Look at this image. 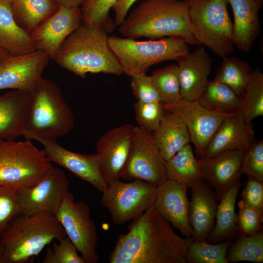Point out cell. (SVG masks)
<instances>
[{"label": "cell", "instance_id": "32", "mask_svg": "<svg viewBox=\"0 0 263 263\" xmlns=\"http://www.w3.org/2000/svg\"><path fill=\"white\" fill-rule=\"evenodd\" d=\"M238 113L249 123L263 115V74L258 67L254 70L245 87Z\"/></svg>", "mask_w": 263, "mask_h": 263}, {"label": "cell", "instance_id": "5", "mask_svg": "<svg viewBox=\"0 0 263 263\" xmlns=\"http://www.w3.org/2000/svg\"><path fill=\"white\" fill-rule=\"evenodd\" d=\"M32 100L22 136L56 139L73 128V113L57 85L41 77L32 88Z\"/></svg>", "mask_w": 263, "mask_h": 263}, {"label": "cell", "instance_id": "45", "mask_svg": "<svg viewBox=\"0 0 263 263\" xmlns=\"http://www.w3.org/2000/svg\"><path fill=\"white\" fill-rule=\"evenodd\" d=\"M58 6L79 7L87 0H55Z\"/></svg>", "mask_w": 263, "mask_h": 263}, {"label": "cell", "instance_id": "10", "mask_svg": "<svg viewBox=\"0 0 263 263\" xmlns=\"http://www.w3.org/2000/svg\"><path fill=\"white\" fill-rule=\"evenodd\" d=\"M55 216L85 263H97L99 259L96 252L97 228L91 218L88 204L84 201H75L68 191Z\"/></svg>", "mask_w": 263, "mask_h": 263}, {"label": "cell", "instance_id": "47", "mask_svg": "<svg viewBox=\"0 0 263 263\" xmlns=\"http://www.w3.org/2000/svg\"><path fill=\"white\" fill-rule=\"evenodd\" d=\"M8 55L9 54H8L6 52L0 49V59Z\"/></svg>", "mask_w": 263, "mask_h": 263}, {"label": "cell", "instance_id": "25", "mask_svg": "<svg viewBox=\"0 0 263 263\" xmlns=\"http://www.w3.org/2000/svg\"><path fill=\"white\" fill-rule=\"evenodd\" d=\"M164 113L157 129L153 132L154 140L166 161L187 145L191 143L187 127L176 114Z\"/></svg>", "mask_w": 263, "mask_h": 263}, {"label": "cell", "instance_id": "3", "mask_svg": "<svg viewBox=\"0 0 263 263\" xmlns=\"http://www.w3.org/2000/svg\"><path fill=\"white\" fill-rule=\"evenodd\" d=\"M108 31L102 26L81 24L64 41L54 60L82 78L88 73L121 75V66L109 45Z\"/></svg>", "mask_w": 263, "mask_h": 263}, {"label": "cell", "instance_id": "6", "mask_svg": "<svg viewBox=\"0 0 263 263\" xmlns=\"http://www.w3.org/2000/svg\"><path fill=\"white\" fill-rule=\"evenodd\" d=\"M108 43L123 73L131 77L146 74L151 66L157 63L171 60L177 61L189 52L188 44L178 37L137 41L111 36Z\"/></svg>", "mask_w": 263, "mask_h": 263}, {"label": "cell", "instance_id": "13", "mask_svg": "<svg viewBox=\"0 0 263 263\" xmlns=\"http://www.w3.org/2000/svg\"><path fill=\"white\" fill-rule=\"evenodd\" d=\"M163 108L165 111L176 114L184 122L199 158L203 157L209 142L224 119L235 114L216 112L204 107L198 100L183 99L163 104Z\"/></svg>", "mask_w": 263, "mask_h": 263}, {"label": "cell", "instance_id": "33", "mask_svg": "<svg viewBox=\"0 0 263 263\" xmlns=\"http://www.w3.org/2000/svg\"><path fill=\"white\" fill-rule=\"evenodd\" d=\"M228 248L226 256L228 263H263V229L250 235H241Z\"/></svg>", "mask_w": 263, "mask_h": 263}, {"label": "cell", "instance_id": "14", "mask_svg": "<svg viewBox=\"0 0 263 263\" xmlns=\"http://www.w3.org/2000/svg\"><path fill=\"white\" fill-rule=\"evenodd\" d=\"M27 139L39 142L43 147L46 156L51 162L66 168L81 179L90 183L103 193L107 188L102 173L98 154H82L69 150L60 146L56 139L30 135Z\"/></svg>", "mask_w": 263, "mask_h": 263}, {"label": "cell", "instance_id": "23", "mask_svg": "<svg viewBox=\"0 0 263 263\" xmlns=\"http://www.w3.org/2000/svg\"><path fill=\"white\" fill-rule=\"evenodd\" d=\"M255 142L251 123L237 113L224 119L209 142L203 157L227 150L245 149Z\"/></svg>", "mask_w": 263, "mask_h": 263}, {"label": "cell", "instance_id": "39", "mask_svg": "<svg viewBox=\"0 0 263 263\" xmlns=\"http://www.w3.org/2000/svg\"><path fill=\"white\" fill-rule=\"evenodd\" d=\"M241 173L248 178L263 182V140L255 142L244 149Z\"/></svg>", "mask_w": 263, "mask_h": 263}, {"label": "cell", "instance_id": "21", "mask_svg": "<svg viewBox=\"0 0 263 263\" xmlns=\"http://www.w3.org/2000/svg\"><path fill=\"white\" fill-rule=\"evenodd\" d=\"M188 219L193 242L206 241L213 230L217 207L216 194L213 187L203 181L191 188Z\"/></svg>", "mask_w": 263, "mask_h": 263}, {"label": "cell", "instance_id": "35", "mask_svg": "<svg viewBox=\"0 0 263 263\" xmlns=\"http://www.w3.org/2000/svg\"><path fill=\"white\" fill-rule=\"evenodd\" d=\"M231 244L230 240L217 244L193 241L188 250L187 263H228L226 256Z\"/></svg>", "mask_w": 263, "mask_h": 263}, {"label": "cell", "instance_id": "34", "mask_svg": "<svg viewBox=\"0 0 263 263\" xmlns=\"http://www.w3.org/2000/svg\"><path fill=\"white\" fill-rule=\"evenodd\" d=\"M150 76L163 104L182 99L177 65L158 69Z\"/></svg>", "mask_w": 263, "mask_h": 263}, {"label": "cell", "instance_id": "30", "mask_svg": "<svg viewBox=\"0 0 263 263\" xmlns=\"http://www.w3.org/2000/svg\"><path fill=\"white\" fill-rule=\"evenodd\" d=\"M198 101L211 111L233 114L239 112L242 97L226 84L213 80L209 81L205 91Z\"/></svg>", "mask_w": 263, "mask_h": 263}, {"label": "cell", "instance_id": "1", "mask_svg": "<svg viewBox=\"0 0 263 263\" xmlns=\"http://www.w3.org/2000/svg\"><path fill=\"white\" fill-rule=\"evenodd\" d=\"M128 230L117 237L110 263H187L192 238L177 235L152 205L132 220Z\"/></svg>", "mask_w": 263, "mask_h": 263}, {"label": "cell", "instance_id": "12", "mask_svg": "<svg viewBox=\"0 0 263 263\" xmlns=\"http://www.w3.org/2000/svg\"><path fill=\"white\" fill-rule=\"evenodd\" d=\"M69 188L65 173L53 167L35 182L18 189L21 215L45 212L55 215Z\"/></svg>", "mask_w": 263, "mask_h": 263}, {"label": "cell", "instance_id": "20", "mask_svg": "<svg viewBox=\"0 0 263 263\" xmlns=\"http://www.w3.org/2000/svg\"><path fill=\"white\" fill-rule=\"evenodd\" d=\"M181 94L183 99L197 101L205 91L212 60L204 46L177 61Z\"/></svg>", "mask_w": 263, "mask_h": 263}, {"label": "cell", "instance_id": "40", "mask_svg": "<svg viewBox=\"0 0 263 263\" xmlns=\"http://www.w3.org/2000/svg\"><path fill=\"white\" fill-rule=\"evenodd\" d=\"M54 242L51 248H47L42 263H85L70 239L66 236Z\"/></svg>", "mask_w": 263, "mask_h": 263}, {"label": "cell", "instance_id": "4", "mask_svg": "<svg viewBox=\"0 0 263 263\" xmlns=\"http://www.w3.org/2000/svg\"><path fill=\"white\" fill-rule=\"evenodd\" d=\"M66 236L55 215H21L0 235L3 263H28L54 240Z\"/></svg>", "mask_w": 263, "mask_h": 263}, {"label": "cell", "instance_id": "44", "mask_svg": "<svg viewBox=\"0 0 263 263\" xmlns=\"http://www.w3.org/2000/svg\"><path fill=\"white\" fill-rule=\"evenodd\" d=\"M138 0H119L112 7L114 12V24L119 26L124 21L130 8Z\"/></svg>", "mask_w": 263, "mask_h": 263}, {"label": "cell", "instance_id": "7", "mask_svg": "<svg viewBox=\"0 0 263 263\" xmlns=\"http://www.w3.org/2000/svg\"><path fill=\"white\" fill-rule=\"evenodd\" d=\"M190 30L203 44L222 58L234 51L233 23L228 0H188Z\"/></svg>", "mask_w": 263, "mask_h": 263}, {"label": "cell", "instance_id": "36", "mask_svg": "<svg viewBox=\"0 0 263 263\" xmlns=\"http://www.w3.org/2000/svg\"><path fill=\"white\" fill-rule=\"evenodd\" d=\"M119 0H87L80 8L82 24L102 26L108 31L113 25L109 18L111 9Z\"/></svg>", "mask_w": 263, "mask_h": 263}, {"label": "cell", "instance_id": "2", "mask_svg": "<svg viewBox=\"0 0 263 263\" xmlns=\"http://www.w3.org/2000/svg\"><path fill=\"white\" fill-rule=\"evenodd\" d=\"M125 38L157 39L178 37L188 44L200 45L190 30L188 4L183 0H144L119 26Z\"/></svg>", "mask_w": 263, "mask_h": 263}, {"label": "cell", "instance_id": "11", "mask_svg": "<svg viewBox=\"0 0 263 263\" xmlns=\"http://www.w3.org/2000/svg\"><path fill=\"white\" fill-rule=\"evenodd\" d=\"M121 178L140 180L158 186L167 180L166 161L152 133L134 126L132 143Z\"/></svg>", "mask_w": 263, "mask_h": 263}, {"label": "cell", "instance_id": "29", "mask_svg": "<svg viewBox=\"0 0 263 263\" xmlns=\"http://www.w3.org/2000/svg\"><path fill=\"white\" fill-rule=\"evenodd\" d=\"M58 6L55 0H13L11 3L16 22L29 34Z\"/></svg>", "mask_w": 263, "mask_h": 263}, {"label": "cell", "instance_id": "19", "mask_svg": "<svg viewBox=\"0 0 263 263\" xmlns=\"http://www.w3.org/2000/svg\"><path fill=\"white\" fill-rule=\"evenodd\" d=\"M244 149L227 150L208 157L199 158L202 178L214 188L218 201L239 181Z\"/></svg>", "mask_w": 263, "mask_h": 263}, {"label": "cell", "instance_id": "27", "mask_svg": "<svg viewBox=\"0 0 263 263\" xmlns=\"http://www.w3.org/2000/svg\"><path fill=\"white\" fill-rule=\"evenodd\" d=\"M242 186L240 181H238L223 194L219 201L215 215L216 224L206 239L207 242L217 244L229 240L238 230L235 203Z\"/></svg>", "mask_w": 263, "mask_h": 263}, {"label": "cell", "instance_id": "22", "mask_svg": "<svg viewBox=\"0 0 263 263\" xmlns=\"http://www.w3.org/2000/svg\"><path fill=\"white\" fill-rule=\"evenodd\" d=\"M31 89L14 90L0 95V139L22 136L32 100Z\"/></svg>", "mask_w": 263, "mask_h": 263}, {"label": "cell", "instance_id": "26", "mask_svg": "<svg viewBox=\"0 0 263 263\" xmlns=\"http://www.w3.org/2000/svg\"><path fill=\"white\" fill-rule=\"evenodd\" d=\"M0 49L12 55L36 50L30 34L16 22L9 3H0Z\"/></svg>", "mask_w": 263, "mask_h": 263}, {"label": "cell", "instance_id": "8", "mask_svg": "<svg viewBox=\"0 0 263 263\" xmlns=\"http://www.w3.org/2000/svg\"><path fill=\"white\" fill-rule=\"evenodd\" d=\"M53 166L43 150L28 139H0V186L19 189L49 172Z\"/></svg>", "mask_w": 263, "mask_h": 263}, {"label": "cell", "instance_id": "24", "mask_svg": "<svg viewBox=\"0 0 263 263\" xmlns=\"http://www.w3.org/2000/svg\"><path fill=\"white\" fill-rule=\"evenodd\" d=\"M232 8L233 40L234 46L248 52L261 33L259 13L263 0H228Z\"/></svg>", "mask_w": 263, "mask_h": 263}, {"label": "cell", "instance_id": "41", "mask_svg": "<svg viewBox=\"0 0 263 263\" xmlns=\"http://www.w3.org/2000/svg\"><path fill=\"white\" fill-rule=\"evenodd\" d=\"M238 230L241 235L246 236L262 229L263 213L246 204L242 200L238 202Z\"/></svg>", "mask_w": 263, "mask_h": 263}, {"label": "cell", "instance_id": "17", "mask_svg": "<svg viewBox=\"0 0 263 263\" xmlns=\"http://www.w3.org/2000/svg\"><path fill=\"white\" fill-rule=\"evenodd\" d=\"M49 57L42 51L8 55L0 59V90H29L42 77Z\"/></svg>", "mask_w": 263, "mask_h": 263}, {"label": "cell", "instance_id": "16", "mask_svg": "<svg viewBox=\"0 0 263 263\" xmlns=\"http://www.w3.org/2000/svg\"><path fill=\"white\" fill-rule=\"evenodd\" d=\"M134 126L124 124L103 134L96 144L104 179L109 185L121 178L131 151Z\"/></svg>", "mask_w": 263, "mask_h": 263}, {"label": "cell", "instance_id": "43", "mask_svg": "<svg viewBox=\"0 0 263 263\" xmlns=\"http://www.w3.org/2000/svg\"><path fill=\"white\" fill-rule=\"evenodd\" d=\"M241 196L246 204L263 213V182L248 178Z\"/></svg>", "mask_w": 263, "mask_h": 263}, {"label": "cell", "instance_id": "48", "mask_svg": "<svg viewBox=\"0 0 263 263\" xmlns=\"http://www.w3.org/2000/svg\"><path fill=\"white\" fill-rule=\"evenodd\" d=\"M13 0H0V3H11Z\"/></svg>", "mask_w": 263, "mask_h": 263}, {"label": "cell", "instance_id": "46", "mask_svg": "<svg viewBox=\"0 0 263 263\" xmlns=\"http://www.w3.org/2000/svg\"><path fill=\"white\" fill-rule=\"evenodd\" d=\"M3 249L0 242V263H3Z\"/></svg>", "mask_w": 263, "mask_h": 263}, {"label": "cell", "instance_id": "38", "mask_svg": "<svg viewBox=\"0 0 263 263\" xmlns=\"http://www.w3.org/2000/svg\"><path fill=\"white\" fill-rule=\"evenodd\" d=\"M21 215L18 189L0 186V235Z\"/></svg>", "mask_w": 263, "mask_h": 263}, {"label": "cell", "instance_id": "18", "mask_svg": "<svg viewBox=\"0 0 263 263\" xmlns=\"http://www.w3.org/2000/svg\"><path fill=\"white\" fill-rule=\"evenodd\" d=\"M188 188L183 184L167 179L157 186L152 206L183 236L191 238L193 232L188 219Z\"/></svg>", "mask_w": 263, "mask_h": 263}, {"label": "cell", "instance_id": "9", "mask_svg": "<svg viewBox=\"0 0 263 263\" xmlns=\"http://www.w3.org/2000/svg\"><path fill=\"white\" fill-rule=\"evenodd\" d=\"M157 187L143 180L125 183L119 180L108 185L100 204L108 210L114 224L122 225L138 218L152 205Z\"/></svg>", "mask_w": 263, "mask_h": 263}, {"label": "cell", "instance_id": "15", "mask_svg": "<svg viewBox=\"0 0 263 263\" xmlns=\"http://www.w3.org/2000/svg\"><path fill=\"white\" fill-rule=\"evenodd\" d=\"M81 24L79 7L59 6L30 35L36 50L46 53L54 60L64 41Z\"/></svg>", "mask_w": 263, "mask_h": 263}, {"label": "cell", "instance_id": "28", "mask_svg": "<svg viewBox=\"0 0 263 263\" xmlns=\"http://www.w3.org/2000/svg\"><path fill=\"white\" fill-rule=\"evenodd\" d=\"M166 172L168 180L183 184L188 188L203 181L199 164L190 144L166 161Z\"/></svg>", "mask_w": 263, "mask_h": 263}, {"label": "cell", "instance_id": "37", "mask_svg": "<svg viewBox=\"0 0 263 263\" xmlns=\"http://www.w3.org/2000/svg\"><path fill=\"white\" fill-rule=\"evenodd\" d=\"M136 120L138 126L153 133L160 125L165 111L161 102H143L137 101L134 104Z\"/></svg>", "mask_w": 263, "mask_h": 263}, {"label": "cell", "instance_id": "42", "mask_svg": "<svg viewBox=\"0 0 263 263\" xmlns=\"http://www.w3.org/2000/svg\"><path fill=\"white\" fill-rule=\"evenodd\" d=\"M131 85L137 101L143 102H161L150 76L143 74L132 76Z\"/></svg>", "mask_w": 263, "mask_h": 263}, {"label": "cell", "instance_id": "49", "mask_svg": "<svg viewBox=\"0 0 263 263\" xmlns=\"http://www.w3.org/2000/svg\"></svg>", "mask_w": 263, "mask_h": 263}, {"label": "cell", "instance_id": "31", "mask_svg": "<svg viewBox=\"0 0 263 263\" xmlns=\"http://www.w3.org/2000/svg\"><path fill=\"white\" fill-rule=\"evenodd\" d=\"M254 70L246 62L236 57H222L214 80L223 83L242 98Z\"/></svg>", "mask_w": 263, "mask_h": 263}]
</instances>
